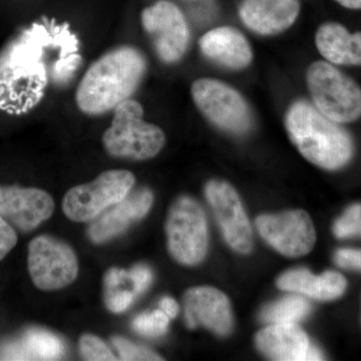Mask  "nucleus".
Returning <instances> with one entry per match:
<instances>
[{
  "label": "nucleus",
  "instance_id": "obj_1",
  "mask_svg": "<svg viewBox=\"0 0 361 361\" xmlns=\"http://www.w3.org/2000/svg\"><path fill=\"white\" fill-rule=\"evenodd\" d=\"M147 70L142 52L129 45L104 54L90 66L78 85V108L90 116L102 115L130 99Z\"/></svg>",
  "mask_w": 361,
  "mask_h": 361
},
{
  "label": "nucleus",
  "instance_id": "obj_2",
  "mask_svg": "<svg viewBox=\"0 0 361 361\" xmlns=\"http://www.w3.org/2000/svg\"><path fill=\"white\" fill-rule=\"evenodd\" d=\"M285 126L304 158L325 170H338L353 155L350 135L308 102H295L287 111Z\"/></svg>",
  "mask_w": 361,
  "mask_h": 361
},
{
  "label": "nucleus",
  "instance_id": "obj_3",
  "mask_svg": "<svg viewBox=\"0 0 361 361\" xmlns=\"http://www.w3.org/2000/svg\"><path fill=\"white\" fill-rule=\"evenodd\" d=\"M37 26L7 45L0 54V109L11 114L30 110L39 102L45 85L37 51Z\"/></svg>",
  "mask_w": 361,
  "mask_h": 361
},
{
  "label": "nucleus",
  "instance_id": "obj_4",
  "mask_svg": "<svg viewBox=\"0 0 361 361\" xmlns=\"http://www.w3.org/2000/svg\"><path fill=\"white\" fill-rule=\"evenodd\" d=\"M142 118L144 109L135 99H127L116 106L111 127L103 137L104 148L110 155L145 161L160 153L165 145V134Z\"/></svg>",
  "mask_w": 361,
  "mask_h": 361
},
{
  "label": "nucleus",
  "instance_id": "obj_5",
  "mask_svg": "<svg viewBox=\"0 0 361 361\" xmlns=\"http://www.w3.org/2000/svg\"><path fill=\"white\" fill-rule=\"evenodd\" d=\"M313 103L323 115L338 123L361 116V87L332 63L315 61L306 73Z\"/></svg>",
  "mask_w": 361,
  "mask_h": 361
},
{
  "label": "nucleus",
  "instance_id": "obj_6",
  "mask_svg": "<svg viewBox=\"0 0 361 361\" xmlns=\"http://www.w3.org/2000/svg\"><path fill=\"white\" fill-rule=\"evenodd\" d=\"M171 255L183 265L199 264L208 250V226L205 213L198 202L180 197L171 207L167 226Z\"/></svg>",
  "mask_w": 361,
  "mask_h": 361
},
{
  "label": "nucleus",
  "instance_id": "obj_7",
  "mask_svg": "<svg viewBox=\"0 0 361 361\" xmlns=\"http://www.w3.org/2000/svg\"><path fill=\"white\" fill-rule=\"evenodd\" d=\"M135 180L130 171H106L89 184L71 188L63 198V212L75 222L94 220L129 195Z\"/></svg>",
  "mask_w": 361,
  "mask_h": 361
},
{
  "label": "nucleus",
  "instance_id": "obj_8",
  "mask_svg": "<svg viewBox=\"0 0 361 361\" xmlns=\"http://www.w3.org/2000/svg\"><path fill=\"white\" fill-rule=\"evenodd\" d=\"M191 94L197 108L220 129L236 135L250 129V109L229 85L213 78H199L192 85Z\"/></svg>",
  "mask_w": 361,
  "mask_h": 361
},
{
  "label": "nucleus",
  "instance_id": "obj_9",
  "mask_svg": "<svg viewBox=\"0 0 361 361\" xmlns=\"http://www.w3.org/2000/svg\"><path fill=\"white\" fill-rule=\"evenodd\" d=\"M28 272L40 290L63 288L75 281L78 258L70 246L51 236L37 237L28 245Z\"/></svg>",
  "mask_w": 361,
  "mask_h": 361
},
{
  "label": "nucleus",
  "instance_id": "obj_10",
  "mask_svg": "<svg viewBox=\"0 0 361 361\" xmlns=\"http://www.w3.org/2000/svg\"><path fill=\"white\" fill-rule=\"evenodd\" d=\"M141 20L161 61L173 63L183 58L189 45L190 32L179 7L168 0H160L142 11Z\"/></svg>",
  "mask_w": 361,
  "mask_h": 361
},
{
  "label": "nucleus",
  "instance_id": "obj_11",
  "mask_svg": "<svg viewBox=\"0 0 361 361\" xmlns=\"http://www.w3.org/2000/svg\"><path fill=\"white\" fill-rule=\"evenodd\" d=\"M256 227L269 245L287 257L306 255L314 247V226L310 215L302 210L259 216Z\"/></svg>",
  "mask_w": 361,
  "mask_h": 361
},
{
  "label": "nucleus",
  "instance_id": "obj_12",
  "mask_svg": "<svg viewBox=\"0 0 361 361\" xmlns=\"http://www.w3.org/2000/svg\"><path fill=\"white\" fill-rule=\"evenodd\" d=\"M205 194L227 243L239 253H250L253 231L234 188L224 180H213L207 184Z\"/></svg>",
  "mask_w": 361,
  "mask_h": 361
},
{
  "label": "nucleus",
  "instance_id": "obj_13",
  "mask_svg": "<svg viewBox=\"0 0 361 361\" xmlns=\"http://www.w3.org/2000/svg\"><path fill=\"white\" fill-rule=\"evenodd\" d=\"M54 210V199L44 190L0 185V215L23 231L39 227Z\"/></svg>",
  "mask_w": 361,
  "mask_h": 361
},
{
  "label": "nucleus",
  "instance_id": "obj_14",
  "mask_svg": "<svg viewBox=\"0 0 361 361\" xmlns=\"http://www.w3.org/2000/svg\"><path fill=\"white\" fill-rule=\"evenodd\" d=\"M185 317L190 329L199 325L218 336H225L232 329V311L229 299L213 287H193L185 293Z\"/></svg>",
  "mask_w": 361,
  "mask_h": 361
},
{
  "label": "nucleus",
  "instance_id": "obj_15",
  "mask_svg": "<svg viewBox=\"0 0 361 361\" xmlns=\"http://www.w3.org/2000/svg\"><path fill=\"white\" fill-rule=\"evenodd\" d=\"M256 345L271 360L278 361L322 360L319 349L310 343L302 329L295 324H270L258 332Z\"/></svg>",
  "mask_w": 361,
  "mask_h": 361
},
{
  "label": "nucleus",
  "instance_id": "obj_16",
  "mask_svg": "<svg viewBox=\"0 0 361 361\" xmlns=\"http://www.w3.org/2000/svg\"><path fill=\"white\" fill-rule=\"evenodd\" d=\"M153 193L149 189L137 190L122 201L106 209L90 226L89 236L94 243L101 244L126 231L133 223L148 214L153 204Z\"/></svg>",
  "mask_w": 361,
  "mask_h": 361
},
{
  "label": "nucleus",
  "instance_id": "obj_17",
  "mask_svg": "<svg viewBox=\"0 0 361 361\" xmlns=\"http://www.w3.org/2000/svg\"><path fill=\"white\" fill-rule=\"evenodd\" d=\"M298 0H242L239 16L252 32L277 35L290 27L299 16Z\"/></svg>",
  "mask_w": 361,
  "mask_h": 361
},
{
  "label": "nucleus",
  "instance_id": "obj_18",
  "mask_svg": "<svg viewBox=\"0 0 361 361\" xmlns=\"http://www.w3.org/2000/svg\"><path fill=\"white\" fill-rule=\"evenodd\" d=\"M199 45L204 56L231 70L246 68L252 61L248 40L230 26H221L205 33Z\"/></svg>",
  "mask_w": 361,
  "mask_h": 361
},
{
  "label": "nucleus",
  "instance_id": "obj_19",
  "mask_svg": "<svg viewBox=\"0 0 361 361\" xmlns=\"http://www.w3.org/2000/svg\"><path fill=\"white\" fill-rule=\"evenodd\" d=\"M277 286L281 290L293 292L320 301L339 298L346 290L348 282L336 271H325L314 275L310 270L298 268L287 271L278 278Z\"/></svg>",
  "mask_w": 361,
  "mask_h": 361
},
{
  "label": "nucleus",
  "instance_id": "obj_20",
  "mask_svg": "<svg viewBox=\"0 0 361 361\" xmlns=\"http://www.w3.org/2000/svg\"><path fill=\"white\" fill-rule=\"evenodd\" d=\"M316 47L323 58L337 66H361V32H349L337 23L319 26L315 37Z\"/></svg>",
  "mask_w": 361,
  "mask_h": 361
},
{
  "label": "nucleus",
  "instance_id": "obj_21",
  "mask_svg": "<svg viewBox=\"0 0 361 361\" xmlns=\"http://www.w3.org/2000/svg\"><path fill=\"white\" fill-rule=\"evenodd\" d=\"M63 341L51 332L28 329L20 341L9 342L0 349L2 360H56L63 356Z\"/></svg>",
  "mask_w": 361,
  "mask_h": 361
},
{
  "label": "nucleus",
  "instance_id": "obj_22",
  "mask_svg": "<svg viewBox=\"0 0 361 361\" xmlns=\"http://www.w3.org/2000/svg\"><path fill=\"white\" fill-rule=\"evenodd\" d=\"M310 303L305 298L290 295L266 306L261 312L260 317L263 322L269 324H295L310 314Z\"/></svg>",
  "mask_w": 361,
  "mask_h": 361
},
{
  "label": "nucleus",
  "instance_id": "obj_23",
  "mask_svg": "<svg viewBox=\"0 0 361 361\" xmlns=\"http://www.w3.org/2000/svg\"><path fill=\"white\" fill-rule=\"evenodd\" d=\"M169 316L163 310L144 313L137 316L133 322V329L141 336L159 337L168 331Z\"/></svg>",
  "mask_w": 361,
  "mask_h": 361
},
{
  "label": "nucleus",
  "instance_id": "obj_24",
  "mask_svg": "<svg viewBox=\"0 0 361 361\" xmlns=\"http://www.w3.org/2000/svg\"><path fill=\"white\" fill-rule=\"evenodd\" d=\"M334 235L338 239H348L361 233V205L353 204L334 225Z\"/></svg>",
  "mask_w": 361,
  "mask_h": 361
},
{
  "label": "nucleus",
  "instance_id": "obj_25",
  "mask_svg": "<svg viewBox=\"0 0 361 361\" xmlns=\"http://www.w3.org/2000/svg\"><path fill=\"white\" fill-rule=\"evenodd\" d=\"M80 350L87 360H116L109 346L99 337L90 334H85L80 338Z\"/></svg>",
  "mask_w": 361,
  "mask_h": 361
},
{
  "label": "nucleus",
  "instance_id": "obj_26",
  "mask_svg": "<svg viewBox=\"0 0 361 361\" xmlns=\"http://www.w3.org/2000/svg\"><path fill=\"white\" fill-rule=\"evenodd\" d=\"M113 343L123 360H161V357L154 351L135 345L123 337H113Z\"/></svg>",
  "mask_w": 361,
  "mask_h": 361
},
{
  "label": "nucleus",
  "instance_id": "obj_27",
  "mask_svg": "<svg viewBox=\"0 0 361 361\" xmlns=\"http://www.w3.org/2000/svg\"><path fill=\"white\" fill-rule=\"evenodd\" d=\"M135 298V292L130 291H106V304L109 310L114 313H121L127 310Z\"/></svg>",
  "mask_w": 361,
  "mask_h": 361
},
{
  "label": "nucleus",
  "instance_id": "obj_28",
  "mask_svg": "<svg viewBox=\"0 0 361 361\" xmlns=\"http://www.w3.org/2000/svg\"><path fill=\"white\" fill-rule=\"evenodd\" d=\"M18 243V235L8 221L0 215V260H2Z\"/></svg>",
  "mask_w": 361,
  "mask_h": 361
},
{
  "label": "nucleus",
  "instance_id": "obj_29",
  "mask_svg": "<svg viewBox=\"0 0 361 361\" xmlns=\"http://www.w3.org/2000/svg\"><path fill=\"white\" fill-rule=\"evenodd\" d=\"M129 278L134 284V292L140 295L147 290L153 281V272L146 265H137L130 270Z\"/></svg>",
  "mask_w": 361,
  "mask_h": 361
},
{
  "label": "nucleus",
  "instance_id": "obj_30",
  "mask_svg": "<svg viewBox=\"0 0 361 361\" xmlns=\"http://www.w3.org/2000/svg\"><path fill=\"white\" fill-rule=\"evenodd\" d=\"M334 261L339 267L344 269L361 271V250L342 248L336 251Z\"/></svg>",
  "mask_w": 361,
  "mask_h": 361
},
{
  "label": "nucleus",
  "instance_id": "obj_31",
  "mask_svg": "<svg viewBox=\"0 0 361 361\" xmlns=\"http://www.w3.org/2000/svg\"><path fill=\"white\" fill-rule=\"evenodd\" d=\"M128 276L129 274L125 270L111 268L104 276V286H106V291L115 290L116 287L122 284L123 280Z\"/></svg>",
  "mask_w": 361,
  "mask_h": 361
},
{
  "label": "nucleus",
  "instance_id": "obj_32",
  "mask_svg": "<svg viewBox=\"0 0 361 361\" xmlns=\"http://www.w3.org/2000/svg\"><path fill=\"white\" fill-rule=\"evenodd\" d=\"M161 310L169 316V318H175L179 313V305L171 297H164L161 300Z\"/></svg>",
  "mask_w": 361,
  "mask_h": 361
},
{
  "label": "nucleus",
  "instance_id": "obj_33",
  "mask_svg": "<svg viewBox=\"0 0 361 361\" xmlns=\"http://www.w3.org/2000/svg\"><path fill=\"white\" fill-rule=\"evenodd\" d=\"M341 6L349 9H361V0H336Z\"/></svg>",
  "mask_w": 361,
  "mask_h": 361
},
{
  "label": "nucleus",
  "instance_id": "obj_34",
  "mask_svg": "<svg viewBox=\"0 0 361 361\" xmlns=\"http://www.w3.org/2000/svg\"><path fill=\"white\" fill-rule=\"evenodd\" d=\"M360 234H361V233H360Z\"/></svg>",
  "mask_w": 361,
  "mask_h": 361
}]
</instances>
